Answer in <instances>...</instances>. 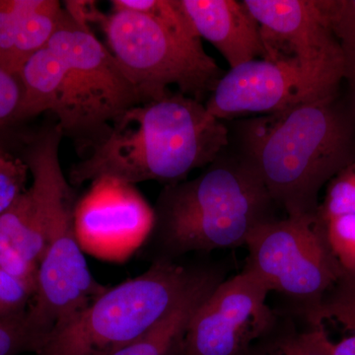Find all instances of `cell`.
Returning <instances> with one entry per match:
<instances>
[{
    "instance_id": "obj_1",
    "label": "cell",
    "mask_w": 355,
    "mask_h": 355,
    "mask_svg": "<svg viewBox=\"0 0 355 355\" xmlns=\"http://www.w3.org/2000/svg\"><path fill=\"white\" fill-rule=\"evenodd\" d=\"M230 144V130L205 104L180 93L128 109L72 165L69 183L79 187L102 178L135 184L187 180L214 162Z\"/></svg>"
},
{
    "instance_id": "obj_2",
    "label": "cell",
    "mask_w": 355,
    "mask_h": 355,
    "mask_svg": "<svg viewBox=\"0 0 355 355\" xmlns=\"http://www.w3.org/2000/svg\"><path fill=\"white\" fill-rule=\"evenodd\" d=\"M18 78L22 92L12 121L51 112L64 137L83 151L118 116L144 103L108 46L67 9L50 43L29 58Z\"/></svg>"
},
{
    "instance_id": "obj_3",
    "label": "cell",
    "mask_w": 355,
    "mask_h": 355,
    "mask_svg": "<svg viewBox=\"0 0 355 355\" xmlns=\"http://www.w3.org/2000/svg\"><path fill=\"white\" fill-rule=\"evenodd\" d=\"M238 151L287 216H314L320 191L355 162V106L338 94L238 121Z\"/></svg>"
},
{
    "instance_id": "obj_4",
    "label": "cell",
    "mask_w": 355,
    "mask_h": 355,
    "mask_svg": "<svg viewBox=\"0 0 355 355\" xmlns=\"http://www.w3.org/2000/svg\"><path fill=\"white\" fill-rule=\"evenodd\" d=\"M226 149L198 177L166 184L159 193L146 242L157 254L154 261L243 246L254 229L277 218L260 177Z\"/></svg>"
},
{
    "instance_id": "obj_5",
    "label": "cell",
    "mask_w": 355,
    "mask_h": 355,
    "mask_svg": "<svg viewBox=\"0 0 355 355\" xmlns=\"http://www.w3.org/2000/svg\"><path fill=\"white\" fill-rule=\"evenodd\" d=\"M55 123L32 144L25 162L43 203L46 249L28 317L46 336L99 297L107 287L91 275L76 227V191L62 172Z\"/></svg>"
},
{
    "instance_id": "obj_6",
    "label": "cell",
    "mask_w": 355,
    "mask_h": 355,
    "mask_svg": "<svg viewBox=\"0 0 355 355\" xmlns=\"http://www.w3.org/2000/svg\"><path fill=\"white\" fill-rule=\"evenodd\" d=\"M205 270L176 260L153 261L146 272L107 288L55 327L34 355H113L171 312Z\"/></svg>"
},
{
    "instance_id": "obj_7",
    "label": "cell",
    "mask_w": 355,
    "mask_h": 355,
    "mask_svg": "<svg viewBox=\"0 0 355 355\" xmlns=\"http://www.w3.org/2000/svg\"><path fill=\"white\" fill-rule=\"evenodd\" d=\"M109 51L139 90L144 103L160 99L176 86L205 104L225 71L203 49L193 28L173 27L146 14L113 8L93 11Z\"/></svg>"
},
{
    "instance_id": "obj_8",
    "label": "cell",
    "mask_w": 355,
    "mask_h": 355,
    "mask_svg": "<svg viewBox=\"0 0 355 355\" xmlns=\"http://www.w3.org/2000/svg\"><path fill=\"white\" fill-rule=\"evenodd\" d=\"M245 268L268 291L313 304L343 272L322 224L314 216L275 218L258 226L248 238Z\"/></svg>"
},
{
    "instance_id": "obj_9",
    "label": "cell",
    "mask_w": 355,
    "mask_h": 355,
    "mask_svg": "<svg viewBox=\"0 0 355 355\" xmlns=\"http://www.w3.org/2000/svg\"><path fill=\"white\" fill-rule=\"evenodd\" d=\"M343 81L338 67L254 60L225 72L205 107L223 121L277 113L338 94Z\"/></svg>"
},
{
    "instance_id": "obj_10",
    "label": "cell",
    "mask_w": 355,
    "mask_h": 355,
    "mask_svg": "<svg viewBox=\"0 0 355 355\" xmlns=\"http://www.w3.org/2000/svg\"><path fill=\"white\" fill-rule=\"evenodd\" d=\"M268 287L251 270L222 280L191 318L178 355H245L277 317Z\"/></svg>"
},
{
    "instance_id": "obj_11",
    "label": "cell",
    "mask_w": 355,
    "mask_h": 355,
    "mask_svg": "<svg viewBox=\"0 0 355 355\" xmlns=\"http://www.w3.org/2000/svg\"><path fill=\"white\" fill-rule=\"evenodd\" d=\"M76 209L77 237L83 253L123 263L148 241L154 209L135 184L111 178L90 183Z\"/></svg>"
},
{
    "instance_id": "obj_12",
    "label": "cell",
    "mask_w": 355,
    "mask_h": 355,
    "mask_svg": "<svg viewBox=\"0 0 355 355\" xmlns=\"http://www.w3.org/2000/svg\"><path fill=\"white\" fill-rule=\"evenodd\" d=\"M260 27L270 62L343 70L342 51L320 0H242Z\"/></svg>"
},
{
    "instance_id": "obj_13",
    "label": "cell",
    "mask_w": 355,
    "mask_h": 355,
    "mask_svg": "<svg viewBox=\"0 0 355 355\" xmlns=\"http://www.w3.org/2000/svg\"><path fill=\"white\" fill-rule=\"evenodd\" d=\"M200 39L209 41L231 69L265 60L260 27L243 1L178 0Z\"/></svg>"
},
{
    "instance_id": "obj_14",
    "label": "cell",
    "mask_w": 355,
    "mask_h": 355,
    "mask_svg": "<svg viewBox=\"0 0 355 355\" xmlns=\"http://www.w3.org/2000/svg\"><path fill=\"white\" fill-rule=\"evenodd\" d=\"M46 249L43 203L31 184L0 214V268H40Z\"/></svg>"
},
{
    "instance_id": "obj_15",
    "label": "cell",
    "mask_w": 355,
    "mask_h": 355,
    "mask_svg": "<svg viewBox=\"0 0 355 355\" xmlns=\"http://www.w3.org/2000/svg\"><path fill=\"white\" fill-rule=\"evenodd\" d=\"M303 313L306 324L330 343L333 355H355V273L343 270L335 284Z\"/></svg>"
},
{
    "instance_id": "obj_16",
    "label": "cell",
    "mask_w": 355,
    "mask_h": 355,
    "mask_svg": "<svg viewBox=\"0 0 355 355\" xmlns=\"http://www.w3.org/2000/svg\"><path fill=\"white\" fill-rule=\"evenodd\" d=\"M58 0H14V69L16 76L35 53L50 43L64 19Z\"/></svg>"
},
{
    "instance_id": "obj_17",
    "label": "cell",
    "mask_w": 355,
    "mask_h": 355,
    "mask_svg": "<svg viewBox=\"0 0 355 355\" xmlns=\"http://www.w3.org/2000/svg\"><path fill=\"white\" fill-rule=\"evenodd\" d=\"M209 293L207 284L193 286L150 330L113 355H178L191 318Z\"/></svg>"
},
{
    "instance_id": "obj_18",
    "label": "cell",
    "mask_w": 355,
    "mask_h": 355,
    "mask_svg": "<svg viewBox=\"0 0 355 355\" xmlns=\"http://www.w3.org/2000/svg\"><path fill=\"white\" fill-rule=\"evenodd\" d=\"M245 355H333V349L327 338L308 324L300 330L294 327L279 330L275 323Z\"/></svg>"
},
{
    "instance_id": "obj_19",
    "label": "cell",
    "mask_w": 355,
    "mask_h": 355,
    "mask_svg": "<svg viewBox=\"0 0 355 355\" xmlns=\"http://www.w3.org/2000/svg\"><path fill=\"white\" fill-rule=\"evenodd\" d=\"M342 51L343 81L355 99V0H320Z\"/></svg>"
},
{
    "instance_id": "obj_20",
    "label": "cell",
    "mask_w": 355,
    "mask_h": 355,
    "mask_svg": "<svg viewBox=\"0 0 355 355\" xmlns=\"http://www.w3.org/2000/svg\"><path fill=\"white\" fill-rule=\"evenodd\" d=\"M46 335L30 321L28 313L20 316L0 318V355L35 354Z\"/></svg>"
},
{
    "instance_id": "obj_21",
    "label": "cell",
    "mask_w": 355,
    "mask_h": 355,
    "mask_svg": "<svg viewBox=\"0 0 355 355\" xmlns=\"http://www.w3.org/2000/svg\"><path fill=\"white\" fill-rule=\"evenodd\" d=\"M355 214V162L343 168L327 184L323 202L316 216L321 221L343 214Z\"/></svg>"
},
{
    "instance_id": "obj_22",
    "label": "cell",
    "mask_w": 355,
    "mask_h": 355,
    "mask_svg": "<svg viewBox=\"0 0 355 355\" xmlns=\"http://www.w3.org/2000/svg\"><path fill=\"white\" fill-rule=\"evenodd\" d=\"M319 221L343 270L355 273V214Z\"/></svg>"
},
{
    "instance_id": "obj_23",
    "label": "cell",
    "mask_w": 355,
    "mask_h": 355,
    "mask_svg": "<svg viewBox=\"0 0 355 355\" xmlns=\"http://www.w3.org/2000/svg\"><path fill=\"white\" fill-rule=\"evenodd\" d=\"M29 174L24 159L13 155L0 146V214L27 189Z\"/></svg>"
},
{
    "instance_id": "obj_24",
    "label": "cell",
    "mask_w": 355,
    "mask_h": 355,
    "mask_svg": "<svg viewBox=\"0 0 355 355\" xmlns=\"http://www.w3.org/2000/svg\"><path fill=\"white\" fill-rule=\"evenodd\" d=\"M33 297L34 292L24 282L0 270V318L25 314Z\"/></svg>"
},
{
    "instance_id": "obj_25",
    "label": "cell",
    "mask_w": 355,
    "mask_h": 355,
    "mask_svg": "<svg viewBox=\"0 0 355 355\" xmlns=\"http://www.w3.org/2000/svg\"><path fill=\"white\" fill-rule=\"evenodd\" d=\"M19 78L0 69V125L12 121L21 99Z\"/></svg>"
}]
</instances>
